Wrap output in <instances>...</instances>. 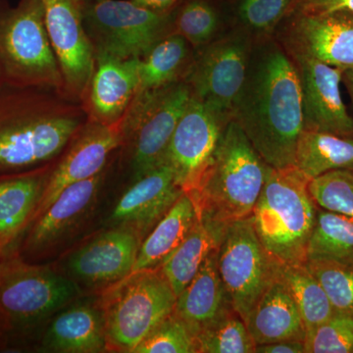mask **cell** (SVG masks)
I'll use <instances>...</instances> for the list:
<instances>
[{
    "instance_id": "cell-42",
    "label": "cell",
    "mask_w": 353,
    "mask_h": 353,
    "mask_svg": "<svg viewBox=\"0 0 353 353\" xmlns=\"http://www.w3.org/2000/svg\"><path fill=\"white\" fill-rule=\"evenodd\" d=\"M9 333L8 326H7L6 320L2 317V315L0 314V341H2V339L6 336V334Z\"/></svg>"
},
{
    "instance_id": "cell-15",
    "label": "cell",
    "mask_w": 353,
    "mask_h": 353,
    "mask_svg": "<svg viewBox=\"0 0 353 353\" xmlns=\"http://www.w3.org/2000/svg\"><path fill=\"white\" fill-rule=\"evenodd\" d=\"M121 145L123 137L119 123L104 125L88 120L70 143L59 163L51 170L34 220L65 188L101 174L110 155Z\"/></svg>"
},
{
    "instance_id": "cell-9",
    "label": "cell",
    "mask_w": 353,
    "mask_h": 353,
    "mask_svg": "<svg viewBox=\"0 0 353 353\" xmlns=\"http://www.w3.org/2000/svg\"><path fill=\"white\" fill-rule=\"evenodd\" d=\"M83 24L95 55L139 59L172 31V14L137 6L131 0L83 1Z\"/></svg>"
},
{
    "instance_id": "cell-19",
    "label": "cell",
    "mask_w": 353,
    "mask_h": 353,
    "mask_svg": "<svg viewBox=\"0 0 353 353\" xmlns=\"http://www.w3.org/2000/svg\"><path fill=\"white\" fill-rule=\"evenodd\" d=\"M139 88V59L95 55L94 74L81 103L88 120L104 125L118 124Z\"/></svg>"
},
{
    "instance_id": "cell-8",
    "label": "cell",
    "mask_w": 353,
    "mask_h": 353,
    "mask_svg": "<svg viewBox=\"0 0 353 353\" xmlns=\"http://www.w3.org/2000/svg\"><path fill=\"white\" fill-rule=\"evenodd\" d=\"M71 278L19 257L0 261V314L9 332L36 326L80 296Z\"/></svg>"
},
{
    "instance_id": "cell-10",
    "label": "cell",
    "mask_w": 353,
    "mask_h": 353,
    "mask_svg": "<svg viewBox=\"0 0 353 353\" xmlns=\"http://www.w3.org/2000/svg\"><path fill=\"white\" fill-rule=\"evenodd\" d=\"M280 265L257 236L252 215L225 230L217 248L218 271L232 306L243 321L278 277Z\"/></svg>"
},
{
    "instance_id": "cell-21",
    "label": "cell",
    "mask_w": 353,
    "mask_h": 353,
    "mask_svg": "<svg viewBox=\"0 0 353 353\" xmlns=\"http://www.w3.org/2000/svg\"><path fill=\"white\" fill-rule=\"evenodd\" d=\"M234 310L217 266V248L210 252L189 285L176 296L175 313L194 338L203 330Z\"/></svg>"
},
{
    "instance_id": "cell-18",
    "label": "cell",
    "mask_w": 353,
    "mask_h": 353,
    "mask_svg": "<svg viewBox=\"0 0 353 353\" xmlns=\"http://www.w3.org/2000/svg\"><path fill=\"white\" fill-rule=\"evenodd\" d=\"M183 192L171 167L160 165L134 180L121 196L111 213V223L131 230L143 241Z\"/></svg>"
},
{
    "instance_id": "cell-38",
    "label": "cell",
    "mask_w": 353,
    "mask_h": 353,
    "mask_svg": "<svg viewBox=\"0 0 353 353\" xmlns=\"http://www.w3.org/2000/svg\"><path fill=\"white\" fill-rule=\"evenodd\" d=\"M336 11L353 13V0H299L292 13L322 14Z\"/></svg>"
},
{
    "instance_id": "cell-35",
    "label": "cell",
    "mask_w": 353,
    "mask_h": 353,
    "mask_svg": "<svg viewBox=\"0 0 353 353\" xmlns=\"http://www.w3.org/2000/svg\"><path fill=\"white\" fill-rule=\"evenodd\" d=\"M306 353H353V314L334 311L306 333Z\"/></svg>"
},
{
    "instance_id": "cell-20",
    "label": "cell",
    "mask_w": 353,
    "mask_h": 353,
    "mask_svg": "<svg viewBox=\"0 0 353 353\" xmlns=\"http://www.w3.org/2000/svg\"><path fill=\"white\" fill-rule=\"evenodd\" d=\"M102 179L101 173L65 188L54 201L32 221L25 240V252H44L76 226L94 205Z\"/></svg>"
},
{
    "instance_id": "cell-14",
    "label": "cell",
    "mask_w": 353,
    "mask_h": 353,
    "mask_svg": "<svg viewBox=\"0 0 353 353\" xmlns=\"http://www.w3.org/2000/svg\"><path fill=\"white\" fill-rule=\"evenodd\" d=\"M288 53L301 83L303 129L353 137V117L341 99L343 70L299 53Z\"/></svg>"
},
{
    "instance_id": "cell-5",
    "label": "cell",
    "mask_w": 353,
    "mask_h": 353,
    "mask_svg": "<svg viewBox=\"0 0 353 353\" xmlns=\"http://www.w3.org/2000/svg\"><path fill=\"white\" fill-rule=\"evenodd\" d=\"M176 296L159 268L132 272L102 290L108 350L131 352L175 308Z\"/></svg>"
},
{
    "instance_id": "cell-32",
    "label": "cell",
    "mask_w": 353,
    "mask_h": 353,
    "mask_svg": "<svg viewBox=\"0 0 353 353\" xmlns=\"http://www.w3.org/2000/svg\"><path fill=\"white\" fill-rule=\"evenodd\" d=\"M219 25V14L208 0H189L172 14V31L196 50L214 39Z\"/></svg>"
},
{
    "instance_id": "cell-6",
    "label": "cell",
    "mask_w": 353,
    "mask_h": 353,
    "mask_svg": "<svg viewBox=\"0 0 353 353\" xmlns=\"http://www.w3.org/2000/svg\"><path fill=\"white\" fill-rule=\"evenodd\" d=\"M0 68L6 85L63 94V79L44 24L39 0L0 10Z\"/></svg>"
},
{
    "instance_id": "cell-29",
    "label": "cell",
    "mask_w": 353,
    "mask_h": 353,
    "mask_svg": "<svg viewBox=\"0 0 353 353\" xmlns=\"http://www.w3.org/2000/svg\"><path fill=\"white\" fill-rule=\"evenodd\" d=\"M306 255L307 261L353 266V219L319 208Z\"/></svg>"
},
{
    "instance_id": "cell-44",
    "label": "cell",
    "mask_w": 353,
    "mask_h": 353,
    "mask_svg": "<svg viewBox=\"0 0 353 353\" xmlns=\"http://www.w3.org/2000/svg\"><path fill=\"white\" fill-rule=\"evenodd\" d=\"M83 1H94V0H83Z\"/></svg>"
},
{
    "instance_id": "cell-17",
    "label": "cell",
    "mask_w": 353,
    "mask_h": 353,
    "mask_svg": "<svg viewBox=\"0 0 353 353\" xmlns=\"http://www.w3.org/2000/svg\"><path fill=\"white\" fill-rule=\"evenodd\" d=\"M141 243L138 234L131 230L114 227L70 256V278L78 285L106 289L132 273Z\"/></svg>"
},
{
    "instance_id": "cell-45",
    "label": "cell",
    "mask_w": 353,
    "mask_h": 353,
    "mask_svg": "<svg viewBox=\"0 0 353 353\" xmlns=\"http://www.w3.org/2000/svg\"><path fill=\"white\" fill-rule=\"evenodd\" d=\"M0 255H1V254H0Z\"/></svg>"
},
{
    "instance_id": "cell-34",
    "label": "cell",
    "mask_w": 353,
    "mask_h": 353,
    "mask_svg": "<svg viewBox=\"0 0 353 353\" xmlns=\"http://www.w3.org/2000/svg\"><path fill=\"white\" fill-rule=\"evenodd\" d=\"M305 264L326 292L334 311L353 314V266L322 260H308Z\"/></svg>"
},
{
    "instance_id": "cell-39",
    "label": "cell",
    "mask_w": 353,
    "mask_h": 353,
    "mask_svg": "<svg viewBox=\"0 0 353 353\" xmlns=\"http://www.w3.org/2000/svg\"><path fill=\"white\" fill-rule=\"evenodd\" d=\"M254 353H306L304 341L285 340L256 345Z\"/></svg>"
},
{
    "instance_id": "cell-25",
    "label": "cell",
    "mask_w": 353,
    "mask_h": 353,
    "mask_svg": "<svg viewBox=\"0 0 353 353\" xmlns=\"http://www.w3.org/2000/svg\"><path fill=\"white\" fill-rule=\"evenodd\" d=\"M197 219L194 199L183 192L170 210L141 241L132 272L159 268L185 241Z\"/></svg>"
},
{
    "instance_id": "cell-22",
    "label": "cell",
    "mask_w": 353,
    "mask_h": 353,
    "mask_svg": "<svg viewBox=\"0 0 353 353\" xmlns=\"http://www.w3.org/2000/svg\"><path fill=\"white\" fill-rule=\"evenodd\" d=\"M43 352L97 353L108 350L101 306L76 303L60 311L41 341Z\"/></svg>"
},
{
    "instance_id": "cell-26",
    "label": "cell",
    "mask_w": 353,
    "mask_h": 353,
    "mask_svg": "<svg viewBox=\"0 0 353 353\" xmlns=\"http://www.w3.org/2000/svg\"><path fill=\"white\" fill-rule=\"evenodd\" d=\"M226 228L216 226L197 216L187 238L159 267L176 296L190 284L210 252L218 248Z\"/></svg>"
},
{
    "instance_id": "cell-13",
    "label": "cell",
    "mask_w": 353,
    "mask_h": 353,
    "mask_svg": "<svg viewBox=\"0 0 353 353\" xmlns=\"http://www.w3.org/2000/svg\"><path fill=\"white\" fill-rule=\"evenodd\" d=\"M231 119L192 94L165 157V163L171 167L176 182L185 192L196 187Z\"/></svg>"
},
{
    "instance_id": "cell-31",
    "label": "cell",
    "mask_w": 353,
    "mask_h": 353,
    "mask_svg": "<svg viewBox=\"0 0 353 353\" xmlns=\"http://www.w3.org/2000/svg\"><path fill=\"white\" fill-rule=\"evenodd\" d=\"M194 341L196 353H254L256 347L245 322L234 310L203 330Z\"/></svg>"
},
{
    "instance_id": "cell-30",
    "label": "cell",
    "mask_w": 353,
    "mask_h": 353,
    "mask_svg": "<svg viewBox=\"0 0 353 353\" xmlns=\"http://www.w3.org/2000/svg\"><path fill=\"white\" fill-rule=\"evenodd\" d=\"M279 278L294 299L306 331L327 321L334 313L326 292L306 264L280 265Z\"/></svg>"
},
{
    "instance_id": "cell-16",
    "label": "cell",
    "mask_w": 353,
    "mask_h": 353,
    "mask_svg": "<svg viewBox=\"0 0 353 353\" xmlns=\"http://www.w3.org/2000/svg\"><path fill=\"white\" fill-rule=\"evenodd\" d=\"M283 46L341 70L353 69V13H292Z\"/></svg>"
},
{
    "instance_id": "cell-43",
    "label": "cell",
    "mask_w": 353,
    "mask_h": 353,
    "mask_svg": "<svg viewBox=\"0 0 353 353\" xmlns=\"http://www.w3.org/2000/svg\"><path fill=\"white\" fill-rule=\"evenodd\" d=\"M6 85V82H4L3 74H2L1 68H0V88L3 87Z\"/></svg>"
},
{
    "instance_id": "cell-41",
    "label": "cell",
    "mask_w": 353,
    "mask_h": 353,
    "mask_svg": "<svg viewBox=\"0 0 353 353\" xmlns=\"http://www.w3.org/2000/svg\"><path fill=\"white\" fill-rule=\"evenodd\" d=\"M343 83H345L353 103V69H347L343 71Z\"/></svg>"
},
{
    "instance_id": "cell-27",
    "label": "cell",
    "mask_w": 353,
    "mask_h": 353,
    "mask_svg": "<svg viewBox=\"0 0 353 353\" xmlns=\"http://www.w3.org/2000/svg\"><path fill=\"white\" fill-rule=\"evenodd\" d=\"M192 46L180 34H167L139 59V92L185 80L194 60Z\"/></svg>"
},
{
    "instance_id": "cell-36",
    "label": "cell",
    "mask_w": 353,
    "mask_h": 353,
    "mask_svg": "<svg viewBox=\"0 0 353 353\" xmlns=\"http://www.w3.org/2000/svg\"><path fill=\"white\" fill-rule=\"evenodd\" d=\"M132 353H196V341L185 323L172 312Z\"/></svg>"
},
{
    "instance_id": "cell-40",
    "label": "cell",
    "mask_w": 353,
    "mask_h": 353,
    "mask_svg": "<svg viewBox=\"0 0 353 353\" xmlns=\"http://www.w3.org/2000/svg\"><path fill=\"white\" fill-rule=\"evenodd\" d=\"M137 6L159 13H170L179 0H131Z\"/></svg>"
},
{
    "instance_id": "cell-23",
    "label": "cell",
    "mask_w": 353,
    "mask_h": 353,
    "mask_svg": "<svg viewBox=\"0 0 353 353\" xmlns=\"http://www.w3.org/2000/svg\"><path fill=\"white\" fill-rule=\"evenodd\" d=\"M50 172L46 166L0 176V254L32 224Z\"/></svg>"
},
{
    "instance_id": "cell-33",
    "label": "cell",
    "mask_w": 353,
    "mask_h": 353,
    "mask_svg": "<svg viewBox=\"0 0 353 353\" xmlns=\"http://www.w3.org/2000/svg\"><path fill=\"white\" fill-rule=\"evenodd\" d=\"M318 208L353 219V170H334L309 181Z\"/></svg>"
},
{
    "instance_id": "cell-11",
    "label": "cell",
    "mask_w": 353,
    "mask_h": 353,
    "mask_svg": "<svg viewBox=\"0 0 353 353\" xmlns=\"http://www.w3.org/2000/svg\"><path fill=\"white\" fill-rule=\"evenodd\" d=\"M252 57V41L234 32L197 50L185 80L192 94L222 115L232 109L245 85Z\"/></svg>"
},
{
    "instance_id": "cell-7",
    "label": "cell",
    "mask_w": 353,
    "mask_h": 353,
    "mask_svg": "<svg viewBox=\"0 0 353 353\" xmlns=\"http://www.w3.org/2000/svg\"><path fill=\"white\" fill-rule=\"evenodd\" d=\"M190 97L192 90L185 81L134 97L119 122L123 145H131L134 181L165 163L172 136Z\"/></svg>"
},
{
    "instance_id": "cell-24",
    "label": "cell",
    "mask_w": 353,
    "mask_h": 353,
    "mask_svg": "<svg viewBox=\"0 0 353 353\" xmlns=\"http://www.w3.org/2000/svg\"><path fill=\"white\" fill-rule=\"evenodd\" d=\"M245 324L256 345L305 341L307 333L299 308L279 274L250 311Z\"/></svg>"
},
{
    "instance_id": "cell-1",
    "label": "cell",
    "mask_w": 353,
    "mask_h": 353,
    "mask_svg": "<svg viewBox=\"0 0 353 353\" xmlns=\"http://www.w3.org/2000/svg\"><path fill=\"white\" fill-rule=\"evenodd\" d=\"M232 119L272 168L294 166L303 130V101L296 65L284 46L265 44L250 57Z\"/></svg>"
},
{
    "instance_id": "cell-4",
    "label": "cell",
    "mask_w": 353,
    "mask_h": 353,
    "mask_svg": "<svg viewBox=\"0 0 353 353\" xmlns=\"http://www.w3.org/2000/svg\"><path fill=\"white\" fill-rule=\"evenodd\" d=\"M309 179L296 166L272 168L252 213L265 250L279 264H305L318 208Z\"/></svg>"
},
{
    "instance_id": "cell-37",
    "label": "cell",
    "mask_w": 353,
    "mask_h": 353,
    "mask_svg": "<svg viewBox=\"0 0 353 353\" xmlns=\"http://www.w3.org/2000/svg\"><path fill=\"white\" fill-rule=\"evenodd\" d=\"M299 0H241L238 15L250 32L267 37L289 17Z\"/></svg>"
},
{
    "instance_id": "cell-2",
    "label": "cell",
    "mask_w": 353,
    "mask_h": 353,
    "mask_svg": "<svg viewBox=\"0 0 353 353\" xmlns=\"http://www.w3.org/2000/svg\"><path fill=\"white\" fill-rule=\"evenodd\" d=\"M88 121L82 104L52 90L0 88V176L48 166Z\"/></svg>"
},
{
    "instance_id": "cell-12",
    "label": "cell",
    "mask_w": 353,
    "mask_h": 353,
    "mask_svg": "<svg viewBox=\"0 0 353 353\" xmlns=\"http://www.w3.org/2000/svg\"><path fill=\"white\" fill-rule=\"evenodd\" d=\"M57 57L63 95L82 103L95 66V52L83 24V0H39Z\"/></svg>"
},
{
    "instance_id": "cell-3",
    "label": "cell",
    "mask_w": 353,
    "mask_h": 353,
    "mask_svg": "<svg viewBox=\"0 0 353 353\" xmlns=\"http://www.w3.org/2000/svg\"><path fill=\"white\" fill-rule=\"evenodd\" d=\"M271 170L231 119L196 187L188 192L196 203L197 216L226 228L252 215Z\"/></svg>"
},
{
    "instance_id": "cell-28",
    "label": "cell",
    "mask_w": 353,
    "mask_h": 353,
    "mask_svg": "<svg viewBox=\"0 0 353 353\" xmlns=\"http://www.w3.org/2000/svg\"><path fill=\"white\" fill-rule=\"evenodd\" d=\"M294 166L309 180L334 170H353V137L303 129Z\"/></svg>"
}]
</instances>
